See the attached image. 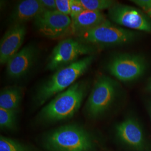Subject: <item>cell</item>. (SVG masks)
<instances>
[{
  "instance_id": "1",
  "label": "cell",
  "mask_w": 151,
  "mask_h": 151,
  "mask_svg": "<svg viewBox=\"0 0 151 151\" xmlns=\"http://www.w3.org/2000/svg\"><path fill=\"white\" fill-rule=\"evenodd\" d=\"M93 60L94 56L90 55L57 70L39 87L35 97L38 105H43L50 97L58 95L73 85L86 72Z\"/></svg>"
},
{
  "instance_id": "2",
  "label": "cell",
  "mask_w": 151,
  "mask_h": 151,
  "mask_svg": "<svg viewBox=\"0 0 151 151\" xmlns=\"http://www.w3.org/2000/svg\"><path fill=\"white\" fill-rule=\"evenodd\" d=\"M87 90L86 83L82 81L76 82L44 107L40 113L41 118L47 122L70 118L80 108Z\"/></svg>"
},
{
  "instance_id": "3",
  "label": "cell",
  "mask_w": 151,
  "mask_h": 151,
  "mask_svg": "<svg viewBox=\"0 0 151 151\" xmlns=\"http://www.w3.org/2000/svg\"><path fill=\"white\" fill-rule=\"evenodd\" d=\"M46 143L52 151H91L93 148L88 133L75 125L54 130L47 136Z\"/></svg>"
},
{
  "instance_id": "4",
  "label": "cell",
  "mask_w": 151,
  "mask_h": 151,
  "mask_svg": "<svg viewBox=\"0 0 151 151\" xmlns=\"http://www.w3.org/2000/svg\"><path fill=\"white\" fill-rule=\"evenodd\" d=\"M136 37L135 32L114 25L108 21L76 36V39L90 45L106 47L129 43Z\"/></svg>"
},
{
  "instance_id": "5",
  "label": "cell",
  "mask_w": 151,
  "mask_h": 151,
  "mask_svg": "<svg viewBox=\"0 0 151 151\" xmlns=\"http://www.w3.org/2000/svg\"><path fill=\"white\" fill-rule=\"evenodd\" d=\"M117 85L113 79L106 76L99 77L93 85L88 99L86 108L92 118H97L104 113L115 100Z\"/></svg>"
},
{
  "instance_id": "6",
  "label": "cell",
  "mask_w": 151,
  "mask_h": 151,
  "mask_svg": "<svg viewBox=\"0 0 151 151\" xmlns=\"http://www.w3.org/2000/svg\"><path fill=\"white\" fill-rule=\"evenodd\" d=\"M93 51L92 45L83 43L77 39H65L53 49L46 68L47 70H58L75 62L81 55L91 54Z\"/></svg>"
},
{
  "instance_id": "7",
  "label": "cell",
  "mask_w": 151,
  "mask_h": 151,
  "mask_svg": "<svg viewBox=\"0 0 151 151\" xmlns=\"http://www.w3.org/2000/svg\"><path fill=\"white\" fill-rule=\"evenodd\" d=\"M147 68L146 60L138 55L118 54L109 61L107 69L111 75L123 82L138 79Z\"/></svg>"
},
{
  "instance_id": "8",
  "label": "cell",
  "mask_w": 151,
  "mask_h": 151,
  "mask_svg": "<svg viewBox=\"0 0 151 151\" xmlns=\"http://www.w3.org/2000/svg\"><path fill=\"white\" fill-rule=\"evenodd\" d=\"M110 19L115 23L132 29L151 32V21L145 12L129 6L115 3L108 10Z\"/></svg>"
},
{
  "instance_id": "9",
  "label": "cell",
  "mask_w": 151,
  "mask_h": 151,
  "mask_svg": "<svg viewBox=\"0 0 151 151\" xmlns=\"http://www.w3.org/2000/svg\"><path fill=\"white\" fill-rule=\"evenodd\" d=\"M34 25L42 36L53 39L70 32L72 19L58 11H45L35 18Z\"/></svg>"
},
{
  "instance_id": "10",
  "label": "cell",
  "mask_w": 151,
  "mask_h": 151,
  "mask_svg": "<svg viewBox=\"0 0 151 151\" xmlns=\"http://www.w3.org/2000/svg\"><path fill=\"white\" fill-rule=\"evenodd\" d=\"M38 49L32 44L22 49L6 64L8 77L17 80L27 75L38 60Z\"/></svg>"
},
{
  "instance_id": "11",
  "label": "cell",
  "mask_w": 151,
  "mask_h": 151,
  "mask_svg": "<svg viewBox=\"0 0 151 151\" xmlns=\"http://www.w3.org/2000/svg\"><path fill=\"white\" fill-rule=\"evenodd\" d=\"M26 34L27 27L25 25H11L1 40V65L7 64L9 60L20 50Z\"/></svg>"
},
{
  "instance_id": "12",
  "label": "cell",
  "mask_w": 151,
  "mask_h": 151,
  "mask_svg": "<svg viewBox=\"0 0 151 151\" xmlns=\"http://www.w3.org/2000/svg\"><path fill=\"white\" fill-rule=\"evenodd\" d=\"M45 11L39 0H24L15 6L9 17L11 25L25 24L34 20L41 13Z\"/></svg>"
},
{
  "instance_id": "13",
  "label": "cell",
  "mask_w": 151,
  "mask_h": 151,
  "mask_svg": "<svg viewBox=\"0 0 151 151\" xmlns=\"http://www.w3.org/2000/svg\"><path fill=\"white\" fill-rule=\"evenodd\" d=\"M116 129L119 138L125 143L137 150L142 148L144 145L143 134L136 120L127 119L118 124Z\"/></svg>"
},
{
  "instance_id": "14",
  "label": "cell",
  "mask_w": 151,
  "mask_h": 151,
  "mask_svg": "<svg viewBox=\"0 0 151 151\" xmlns=\"http://www.w3.org/2000/svg\"><path fill=\"white\" fill-rule=\"evenodd\" d=\"M108 21L101 12L85 10L72 20L70 32L76 37Z\"/></svg>"
},
{
  "instance_id": "15",
  "label": "cell",
  "mask_w": 151,
  "mask_h": 151,
  "mask_svg": "<svg viewBox=\"0 0 151 151\" xmlns=\"http://www.w3.org/2000/svg\"><path fill=\"white\" fill-rule=\"evenodd\" d=\"M22 97V90L17 86L6 87L0 93V108L17 111Z\"/></svg>"
},
{
  "instance_id": "16",
  "label": "cell",
  "mask_w": 151,
  "mask_h": 151,
  "mask_svg": "<svg viewBox=\"0 0 151 151\" xmlns=\"http://www.w3.org/2000/svg\"><path fill=\"white\" fill-rule=\"evenodd\" d=\"M81 5L87 10L101 11L109 9L116 3L111 0H79Z\"/></svg>"
},
{
  "instance_id": "17",
  "label": "cell",
  "mask_w": 151,
  "mask_h": 151,
  "mask_svg": "<svg viewBox=\"0 0 151 151\" xmlns=\"http://www.w3.org/2000/svg\"><path fill=\"white\" fill-rule=\"evenodd\" d=\"M16 111L0 108V126L2 129H12L16 125Z\"/></svg>"
},
{
  "instance_id": "18",
  "label": "cell",
  "mask_w": 151,
  "mask_h": 151,
  "mask_svg": "<svg viewBox=\"0 0 151 151\" xmlns=\"http://www.w3.org/2000/svg\"><path fill=\"white\" fill-rule=\"evenodd\" d=\"M0 151H27L19 143L10 138L1 136Z\"/></svg>"
},
{
  "instance_id": "19",
  "label": "cell",
  "mask_w": 151,
  "mask_h": 151,
  "mask_svg": "<svg viewBox=\"0 0 151 151\" xmlns=\"http://www.w3.org/2000/svg\"><path fill=\"white\" fill-rule=\"evenodd\" d=\"M72 0H56L57 11L65 15L70 14V5Z\"/></svg>"
},
{
  "instance_id": "20",
  "label": "cell",
  "mask_w": 151,
  "mask_h": 151,
  "mask_svg": "<svg viewBox=\"0 0 151 151\" xmlns=\"http://www.w3.org/2000/svg\"><path fill=\"white\" fill-rule=\"evenodd\" d=\"M85 9L81 5L79 0H72L70 5V18L72 20L74 19L76 16L80 14Z\"/></svg>"
},
{
  "instance_id": "21",
  "label": "cell",
  "mask_w": 151,
  "mask_h": 151,
  "mask_svg": "<svg viewBox=\"0 0 151 151\" xmlns=\"http://www.w3.org/2000/svg\"><path fill=\"white\" fill-rule=\"evenodd\" d=\"M132 1L135 5L142 8L146 14L151 19V0H133Z\"/></svg>"
},
{
  "instance_id": "22",
  "label": "cell",
  "mask_w": 151,
  "mask_h": 151,
  "mask_svg": "<svg viewBox=\"0 0 151 151\" xmlns=\"http://www.w3.org/2000/svg\"><path fill=\"white\" fill-rule=\"evenodd\" d=\"M45 11H57L55 1L54 0H39Z\"/></svg>"
},
{
  "instance_id": "23",
  "label": "cell",
  "mask_w": 151,
  "mask_h": 151,
  "mask_svg": "<svg viewBox=\"0 0 151 151\" xmlns=\"http://www.w3.org/2000/svg\"><path fill=\"white\" fill-rule=\"evenodd\" d=\"M147 90L148 91L151 92V79L150 80V81L148 82V84L147 85Z\"/></svg>"
},
{
  "instance_id": "24",
  "label": "cell",
  "mask_w": 151,
  "mask_h": 151,
  "mask_svg": "<svg viewBox=\"0 0 151 151\" xmlns=\"http://www.w3.org/2000/svg\"><path fill=\"white\" fill-rule=\"evenodd\" d=\"M148 110H149V112H150V114L151 118V101H150L149 102V104H148Z\"/></svg>"
}]
</instances>
